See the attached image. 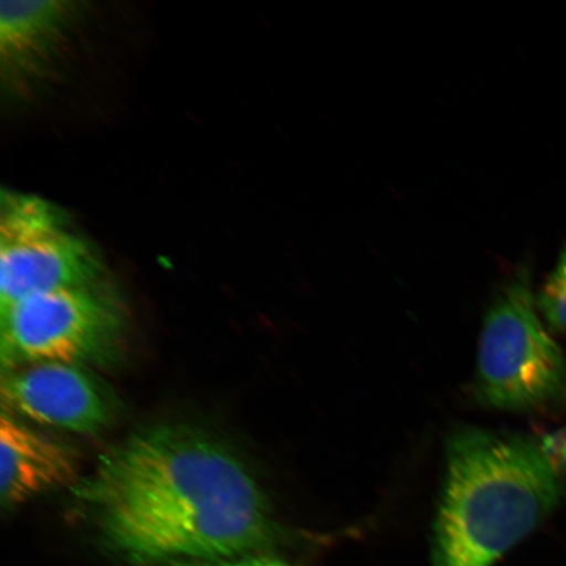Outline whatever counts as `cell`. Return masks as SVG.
<instances>
[{
    "instance_id": "cell-7",
    "label": "cell",
    "mask_w": 566,
    "mask_h": 566,
    "mask_svg": "<svg viewBox=\"0 0 566 566\" xmlns=\"http://www.w3.org/2000/svg\"><path fill=\"white\" fill-rule=\"evenodd\" d=\"M80 459L70 446L33 430L15 416L0 417V500L17 507L41 493L74 483Z\"/></svg>"
},
{
    "instance_id": "cell-1",
    "label": "cell",
    "mask_w": 566,
    "mask_h": 566,
    "mask_svg": "<svg viewBox=\"0 0 566 566\" xmlns=\"http://www.w3.org/2000/svg\"><path fill=\"white\" fill-rule=\"evenodd\" d=\"M76 495L111 546L138 564L228 562L274 535L265 494L242 460L181 424L138 431L105 452Z\"/></svg>"
},
{
    "instance_id": "cell-6",
    "label": "cell",
    "mask_w": 566,
    "mask_h": 566,
    "mask_svg": "<svg viewBox=\"0 0 566 566\" xmlns=\"http://www.w3.org/2000/svg\"><path fill=\"white\" fill-rule=\"evenodd\" d=\"M7 413L74 433H96L112 420V401L81 365L45 363L3 371Z\"/></svg>"
},
{
    "instance_id": "cell-3",
    "label": "cell",
    "mask_w": 566,
    "mask_h": 566,
    "mask_svg": "<svg viewBox=\"0 0 566 566\" xmlns=\"http://www.w3.org/2000/svg\"><path fill=\"white\" fill-rule=\"evenodd\" d=\"M526 265L495 294L481 332L475 391L483 405L511 412L566 401V356L548 335Z\"/></svg>"
},
{
    "instance_id": "cell-2",
    "label": "cell",
    "mask_w": 566,
    "mask_h": 566,
    "mask_svg": "<svg viewBox=\"0 0 566 566\" xmlns=\"http://www.w3.org/2000/svg\"><path fill=\"white\" fill-rule=\"evenodd\" d=\"M566 470L525 436L462 430L446 452L433 547L472 548L504 557L555 512Z\"/></svg>"
},
{
    "instance_id": "cell-4",
    "label": "cell",
    "mask_w": 566,
    "mask_h": 566,
    "mask_svg": "<svg viewBox=\"0 0 566 566\" xmlns=\"http://www.w3.org/2000/svg\"><path fill=\"white\" fill-rule=\"evenodd\" d=\"M0 314L3 371L45 363H102L123 335L122 314L97 285L28 296Z\"/></svg>"
},
{
    "instance_id": "cell-9",
    "label": "cell",
    "mask_w": 566,
    "mask_h": 566,
    "mask_svg": "<svg viewBox=\"0 0 566 566\" xmlns=\"http://www.w3.org/2000/svg\"><path fill=\"white\" fill-rule=\"evenodd\" d=\"M537 310L548 327L566 335V244L536 296Z\"/></svg>"
},
{
    "instance_id": "cell-8",
    "label": "cell",
    "mask_w": 566,
    "mask_h": 566,
    "mask_svg": "<svg viewBox=\"0 0 566 566\" xmlns=\"http://www.w3.org/2000/svg\"><path fill=\"white\" fill-rule=\"evenodd\" d=\"M62 0H4L0 3L3 66L25 69L48 51L74 13Z\"/></svg>"
},
{
    "instance_id": "cell-10",
    "label": "cell",
    "mask_w": 566,
    "mask_h": 566,
    "mask_svg": "<svg viewBox=\"0 0 566 566\" xmlns=\"http://www.w3.org/2000/svg\"><path fill=\"white\" fill-rule=\"evenodd\" d=\"M179 566H289L287 564L279 560V558L268 557V556H256L250 557L245 556L243 558H238V560H228L221 562L219 564H189V565H179Z\"/></svg>"
},
{
    "instance_id": "cell-5",
    "label": "cell",
    "mask_w": 566,
    "mask_h": 566,
    "mask_svg": "<svg viewBox=\"0 0 566 566\" xmlns=\"http://www.w3.org/2000/svg\"><path fill=\"white\" fill-rule=\"evenodd\" d=\"M102 265L63 212L33 195L0 198V308L52 290L97 285Z\"/></svg>"
}]
</instances>
